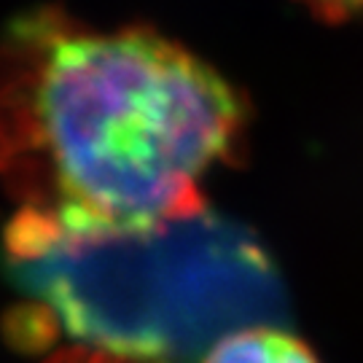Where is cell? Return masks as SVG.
<instances>
[{"label":"cell","instance_id":"cell-3","mask_svg":"<svg viewBox=\"0 0 363 363\" xmlns=\"http://www.w3.org/2000/svg\"><path fill=\"white\" fill-rule=\"evenodd\" d=\"M202 363H320L307 342L280 325H250L223 337Z\"/></svg>","mask_w":363,"mask_h":363},{"label":"cell","instance_id":"cell-4","mask_svg":"<svg viewBox=\"0 0 363 363\" xmlns=\"http://www.w3.org/2000/svg\"><path fill=\"white\" fill-rule=\"evenodd\" d=\"M46 363H124V361H121V358H113V355H108V352L76 345V347H67V350L54 352Z\"/></svg>","mask_w":363,"mask_h":363},{"label":"cell","instance_id":"cell-1","mask_svg":"<svg viewBox=\"0 0 363 363\" xmlns=\"http://www.w3.org/2000/svg\"><path fill=\"white\" fill-rule=\"evenodd\" d=\"M245 105L226 78L148 33L19 16L0 46V183L22 216L124 229L196 216Z\"/></svg>","mask_w":363,"mask_h":363},{"label":"cell","instance_id":"cell-5","mask_svg":"<svg viewBox=\"0 0 363 363\" xmlns=\"http://www.w3.org/2000/svg\"><path fill=\"white\" fill-rule=\"evenodd\" d=\"M304 3H307L315 13H320V16L331 19V22L363 11V0H304Z\"/></svg>","mask_w":363,"mask_h":363},{"label":"cell","instance_id":"cell-2","mask_svg":"<svg viewBox=\"0 0 363 363\" xmlns=\"http://www.w3.org/2000/svg\"><path fill=\"white\" fill-rule=\"evenodd\" d=\"M6 259L62 334L121 361L194 363L234 331L286 320L269 253L210 210L124 229H62L16 213Z\"/></svg>","mask_w":363,"mask_h":363}]
</instances>
